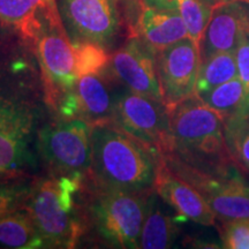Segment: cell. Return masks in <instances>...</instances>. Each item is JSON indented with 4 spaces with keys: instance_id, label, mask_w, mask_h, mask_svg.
Segmentation results:
<instances>
[{
    "instance_id": "obj_22",
    "label": "cell",
    "mask_w": 249,
    "mask_h": 249,
    "mask_svg": "<svg viewBox=\"0 0 249 249\" xmlns=\"http://www.w3.org/2000/svg\"><path fill=\"white\" fill-rule=\"evenodd\" d=\"M75 50V71L77 77L89 74H101L107 70L111 58L104 46L97 43H74Z\"/></svg>"
},
{
    "instance_id": "obj_7",
    "label": "cell",
    "mask_w": 249,
    "mask_h": 249,
    "mask_svg": "<svg viewBox=\"0 0 249 249\" xmlns=\"http://www.w3.org/2000/svg\"><path fill=\"white\" fill-rule=\"evenodd\" d=\"M91 124L75 118H61L44 127L38 142L46 163L62 176L83 178L91 166Z\"/></svg>"
},
{
    "instance_id": "obj_23",
    "label": "cell",
    "mask_w": 249,
    "mask_h": 249,
    "mask_svg": "<svg viewBox=\"0 0 249 249\" xmlns=\"http://www.w3.org/2000/svg\"><path fill=\"white\" fill-rule=\"evenodd\" d=\"M46 0H0V21L18 29L35 17Z\"/></svg>"
},
{
    "instance_id": "obj_8",
    "label": "cell",
    "mask_w": 249,
    "mask_h": 249,
    "mask_svg": "<svg viewBox=\"0 0 249 249\" xmlns=\"http://www.w3.org/2000/svg\"><path fill=\"white\" fill-rule=\"evenodd\" d=\"M177 176L194 187L220 220L249 219V186L239 177L197 170L172 155L163 156Z\"/></svg>"
},
{
    "instance_id": "obj_25",
    "label": "cell",
    "mask_w": 249,
    "mask_h": 249,
    "mask_svg": "<svg viewBox=\"0 0 249 249\" xmlns=\"http://www.w3.org/2000/svg\"><path fill=\"white\" fill-rule=\"evenodd\" d=\"M31 187L26 183L0 182V218L24 208Z\"/></svg>"
},
{
    "instance_id": "obj_20",
    "label": "cell",
    "mask_w": 249,
    "mask_h": 249,
    "mask_svg": "<svg viewBox=\"0 0 249 249\" xmlns=\"http://www.w3.org/2000/svg\"><path fill=\"white\" fill-rule=\"evenodd\" d=\"M238 76L235 52H219L201 62L195 95H205L216 87Z\"/></svg>"
},
{
    "instance_id": "obj_28",
    "label": "cell",
    "mask_w": 249,
    "mask_h": 249,
    "mask_svg": "<svg viewBox=\"0 0 249 249\" xmlns=\"http://www.w3.org/2000/svg\"><path fill=\"white\" fill-rule=\"evenodd\" d=\"M181 0H142L143 6L164 11H178Z\"/></svg>"
},
{
    "instance_id": "obj_3",
    "label": "cell",
    "mask_w": 249,
    "mask_h": 249,
    "mask_svg": "<svg viewBox=\"0 0 249 249\" xmlns=\"http://www.w3.org/2000/svg\"><path fill=\"white\" fill-rule=\"evenodd\" d=\"M82 177L61 176L40 180L31 188L24 208L43 236L45 248H73L82 235L75 196Z\"/></svg>"
},
{
    "instance_id": "obj_18",
    "label": "cell",
    "mask_w": 249,
    "mask_h": 249,
    "mask_svg": "<svg viewBox=\"0 0 249 249\" xmlns=\"http://www.w3.org/2000/svg\"><path fill=\"white\" fill-rule=\"evenodd\" d=\"M0 247L13 249L45 248L43 236L26 208L0 218Z\"/></svg>"
},
{
    "instance_id": "obj_13",
    "label": "cell",
    "mask_w": 249,
    "mask_h": 249,
    "mask_svg": "<svg viewBox=\"0 0 249 249\" xmlns=\"http://www.w3.org/2000/svg\"><path fill=\"white\" fill-rule=\"evenodd\" d=\"M110 64L114 74L130 91L163 102L156 55L138 36H133L114 52Z\"/></svg>"
},
{
    "instance_id": "obj_19",
    "label": "cell",
    "mask_w": 249,
    "mask_h": 249,
    "mask_svg": "<svg viewBox=\"0 0 249 249\" xmlns=\"http://www.w3.org/2000/svg\"><path fill=\"white\" fill-rule=\"evenodd\" d=\"M200 98L223 118L225 126L249 118L245 108L244 87L239 76L216 87Z\"/></svg>"
},
{
    "instance_id": "obj_26",
    "label": "cell",
    "mask_w": 249,
    "mask_h": 249,
    "mask_svg": "<svg viewBox=\"0 0 249 249\" xmlns=\"http://www.w3.org/2000/svg\"><path fill=\"white\" fill-rule=\"evenodd\" d=\"M220 238L224 248L249 249V219L223 220Z\"/></svg>"
},
{
    "instance_id": "obj_5",
    "label": "cell",
    "mask_w": 249,
    "mask_h": 249,
    "mask_svg": "<svg viewBox=\"0 0 249 249\" xmlns=\"http://www.w3.org/2000/svg\"><path fill=\"white\" fill-rule=\"evenodd\" d=\"M90 213L96 230L118 248H140L148 198L154 191L136 192L96 185Z\"/></svg>"
},
{
    "instance_id": "obj_24",
    "label": "cell",
    "mask_w": 249,
    "mask_h": 249,
    "mask_svg": "<svg viewBox=\"0 0 249 249\" xmlns=\"http://www.w3.org/2000/svg\"><path fill=\"white\" fill-rule=\"evenodd\" d=\"M225 127L226 138L235 163L249 172V118Z\"/></svg>"
},
{
    "instance_id": "obj_31",
    "label": "cell",
    "mask_w": 249,
    "mask_h": 249,
    "mask_svg": "<svg viewBox=\"0 0 249 249\" xmlns=\"http://www.w3.org/2000/svg\"><path fill=\"white\" fill-rule=\"evenodd\" d=\"M140 1H142V0H140Z\"/></svg>"
},
{
    "instance_id": "obj_16",
    "label": "cell",
    "mask_w": 249,
    "mask_h": 249,
    "mask_svg": "<svg viewBox=\"0 0 249 249\" xmlns=\"http://www.w3.org/2000/svg\"><path fill=\"white\" fill-rule=\"evenodd\" d=\"M135 36L156 55L161 50L185 38L188 33L178 11H164L144 6L136 23Z\"/></svg>"
},
{
    "instance_id": "obj_15",
    "label": "cell",
    "mask_w": 249,
    "mask_h": 249,
    "mask_svg": "<svg viewBox=\"0 0 249 249\" xmlns=\"http://www.w3.org/2000/svg\"><path fill=\"white\" fill-rule=\"evenodd\" d=\"M154 189L180 217L204 226L216 224V214L207 201L191 183L177 176L165 164L163 157L158 164Z\"/></svg>"
},
{
    "instance_id": "obj_29",
    "label": "cell",
    "mask_w": 249,
    "mask_h": 249,
    "mask_svg": "<svg viewBox=\"0 0 249 249\" xmlns=\"http://www.w3.org/2000/svg\"><path fill=\"white\" fill-rule=\"evenodd\" d=\"M203 1L213 7V6H216L218 4H223V2H227V1H233V0H203Z\"/></svg>"
},
{
    "instance_id": "obj_21",
    "label": "cell",
    "mask_w": 249,
    "mask_h": 249,
    "mask_svg": "<svg viewBox=\"0 0 249 249\" xmlns=\"http://www.w3.org/2000/svg\"><path fill=\"white\" fill-rule=\"evenodd\" d=\"M213 9V6L203 0H181L179 4L178 12L185 22L188 36L198 45V48L210 21Z\"/></svg>"
},
{
    "instance_id": "obj_4",
    "label": "cell",
    "mask_w": 249,
    "mask_h": 249,
    "mask_svg": "<svg viewBox=\"0 0 249 249\" xmlns=\"http://www.w3.org/2000/svg\"><path fill=\"white\" fill-rule=\"evenodd\" d=\"M27 39L35 44L48 101L57 107L79 77L75 71V50L54 0H46L37 12Z\"/></svg>"
},
{
    "instance_id": "obj_11",
    "label": "cell",
    "mask_w": 249,
    "mask_h": 249,
    "mask_svg": "<svg viewBox=\"0 0 249 249\" xmlns=\"http://www.w3.org/2000/svg\"><path fill=\"white\" fill-rule=\"evenodd\" d=\"M59 12L73 44L91 42L104 46L119 31L114 0H60Z\"/></svg>"
},
{
    "instance_id": "obj_10",
    "label": "cell",
    "mask_w": 249,
    "mask_h": 249,
    "mask_svg": "<svg viewBox=\"0 0 249 249\" xmlns=\"http://www.w3.org/2000/svg\"><path fill=\"white\" fill-rule=\"evenodd\" d=\"M200 65V48L189 36L156 54L161 97L167 110L195 95Z\"/></svg>"
},
{
    "instance_id": "obj_17",
    "label": "cell",
    "mask_w": 249,
    "mask_h": 249,
    "mask_svg": "<svg viewBox=\"0 0 249 249\" xmlns=\"http://www.w3.org/2000/svg\"><path fill=\"white\" fill-rule=\"evenodd\" d=\"M160 196L154 189L148 198L147 213L142 225L140 248H171L179 234L176 222L161 205Z\"/></svg>"
},
{
    "instance_id": "obj_1",
    "label": "cell",
    "mask_w": 249,
    "mask_h": 249,
    "mask_svg": "<svg viewBox=\"0 0 249 249\" xmlns=\"http://www.w3.org/2000/svg\"><path fill=\"white\" fill-rule=\"evenodd\" d=\"M169 113L172 150L167 155L204 172L232 173L235 160L226 138L225 123L216 111L193 95Z\"/></svg>"
},
{
    "instance_id": "obj_14",
    "label": "cell",
    "mask_w": 249,
    "mask_h": 249,
    "mask_svg": "<svg viewBox=\"0 0 249 249\" xmlns=\"http://www.w3.org/2000/svg\"><path fill=\"white\" fill-rule=\"evenodd\" d=\"M249 35V4L240 0L213 6L200 43L201 62L219 52H235Z\"/></svg>"
},
{
    "instance_id": "obj_12",
    "label": "cell",
    "mask_w": 249,
    "mask_h": 249,
    "mask_svg": "<svg viewBox=\"0 0 249 249\" xmlns=\"http://www.w3.org/2000/svg\"><path fill=\"white\" fill-rule=\"evenodd\" d=\"M117 97H113L101 74L77 79L73 88L62 96L57 107L62 118L81 119L91 126L111 124Z\"/></svg>"
},
{
    "instance_id": "obj_27",
    "label": "cell",
    "mask_w": 249,
    "mask_h": 249,
    "mask_svg": "<svg viewBox=\"0 0 249 249\" xmlns=\"http://www.w3.org/2000/svg\"><path fill=\"white\" fill-rule=\"evenodd\" d=\"M235 61L238 67V76L244 87L245 108L249 116V35L244 37L236 48Z\"/></svg>"
},
{
    "instance_id": "obj_9",
    "label": "cell",
    "mask_w": 249,
    "mask_h": 249,
    "mask_svg": "<svg viewBox=\"0 0 249 249\" xmlns=\"http://www.w3.org/2000/svg\"><path fill=\"white\" fill-rule=\"evenodd\" d=\"M36 119L29 103L0 89V176L33 164L30 144Z\"/></svg>"
},
{
    "instance_id": "obj_30",
    "label": "cell",
    "mask_w": 249,
    "mask_h": 249,
    "mask_svg": "<svg viewBox=\"0 0 249 249\" xmlns=\"http://www.w3.org/2000/svg\"><path fill=\"white\" fill-rule=\"evenodd\" d=\"M240 1H244V2H247V4H249V0H240Z\"/></svg>"
},
{
    "instance_id": "obj_6",
    "label": "cell",
    "mask_w": 249,
    "mask_h": 249,
    "mask_svg": "<svg viewBox=\"0 0 249 249\" xmlns=\"http://www.w3.org/2000/svg\"><path fill=\"white\" fill-rule=\"evenodd\" d=\"M111 124L158 155L172 150L170 113L163 102L128 90L117 97Z\"/></svg>"
},
{
    "instance_id": "obj_2",
    "label": "cell",
    "mask_w": 249,
    "mask_h": 249,
    "mask_svg": "<svg viewBox=\"0 0 249 249\" xmlns=\"http://www.w3.org/2000/svg\"><path fill=\"white\" fill-rule=\"evenodd\" d=\"M161 157L112 124L92 127L89 173L96 185L151 191Z\"/></svg>"
}]
</instances>
